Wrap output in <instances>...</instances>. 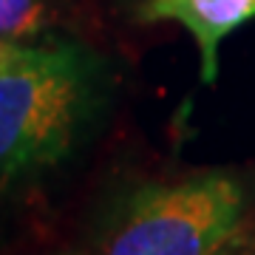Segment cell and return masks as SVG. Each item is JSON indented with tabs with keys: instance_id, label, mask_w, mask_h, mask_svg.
Returning a JSON list of instances; mask_svg holds the SVG:
<instances>
[{
	"instance_id": "5b68a950",
	"label": "cell",
	"mask_w": 255,
	"mask_h": 255,
	"mask_svg": "<svg viewBox=\"0 0 255 255\" xmlns=\"http://www.w3.org/2000/svg\"><path fill=\"white\" fill-rule=\"evenodd\" d=\"M216 255H255V224H250V219H247L244 227L238 230Z\"/></svg>"
},
{
	"instance_id": "3957f363",
	"label": "cell",
	"mask_w": 255,
	"mask_h": 255,
	"mask_svg": "<svg viewBox=\"0 0 255 255\" xmlns=\"http://www.w3.org/2000/svg\"><path fill=\"white\" fill-rule=\"evenodd\" d=\"M145 20H173L196 37L201 54V80L219 74L221 40L255 17V0H147Z\"/></svg>"
},
{
	"instance_id": "7a4b0ae2",
	"label": "cell",
	"mask_w": 255,
	"mask_h": 255,
	"mask_svg": "<svg viewBox=\"0 0 255 255\" xmlns=\"http://www.w3.org/2000/svg\"><path fill=\"white\" fill-rule=\"evenodd\" d=\"M250 219V187L233 170H199L130 193L111 221L105 255H216Z\"/></svg>"
},
{
	"instance_id": "277c9868",
	"label": "cell",
	"mask_w": 255,
	"mask_h": 255,
	"mask_svg": "<svg viewBox=\"0 0 255 255\" xmlns=\"http://www.w3.org/2000/svg\"><path fill=\"white\" fill-rule=\"evenodd\" d=\"M46 17V0H0V40L20 43L34 34Z\"/></svg>"
},
{
	"instance_id": "8992f818",
	"label": "cell",
	"mask_w": 255,
	"mask_h": 255,
	"mask_svg": "<svg viewBox=\"0 0 255 255\" xmlns=\"http://www.w3.org/2000/svg\"><path fill=\"white\" fill-rule=\"evenodd\" d=\"M17 46V43H6V40H0V65L6 63V57L11 54V48Z\"/></svg>"
},
{
	"instance_id": "6da1fadb",
	"label": "cell",
	"mask_w": 255,
	"mask_h": 255,
	"mask_svg": "<svg viewBox=\"0 0 255 255\" xmlns=\"http://www.w3.org/2000/svg\"><path fill=\"white\" fill-rule=\"evenodd\" d=\"M108 102L100 57L74 40L17 43L0 65V187L71 159Z\"/></svg>"
}]
</instances>
